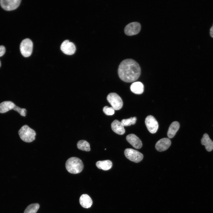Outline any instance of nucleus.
Here are the masks:
<instances>
[{
	"instance_id": "obj_1",
	"label": "nucleus",
	"mask_w": 213,
	"mask_h": 213,
	"mask_svg": "<svg viewBox=\"0 0 213 213\" xmlns=\"http://www.w3.org/2000/svg\"><path fill=\"white\" fill-rule=\"evenodd\" d=\"M120 78L127 83L133 82L140 76L141 69L139 64L135 60L127 59L120 63L118 69Z\"/></svg>"
},
{
	"instance_id": "obj_2",
	"label": "nucleus",
	"mask_w": 213,
	"mask_h": 213,
	"mask_svg": "<svg viewBox=\"0 0 213 213\" xmlns=\"http://www.w3.org/2000/svg\"><path fill=\"white\" fill-rule=\"evenodd\" d=\"M65 167L69 173L76 174L82 171L84 166L82 161L80 159L72 157L69 158L66 161Z\"/></svg>"
},
{
	"instance_id": "obj_3",
	"label": "nucleus",
	"mask_w": 213,
	"mask_h": 213,
	"mask_svg": "<svg viewBox=\"0 0 213 213\" xmlns=\"http://www.w3.org/2000/svg\"><path fill=\"white\" fill-rule=\"evenodd\" d=\"M20 138L23 141L30 143L35 139V131L27 125L23 126L18 131Z\"/></svg>"
},
{
	"instance_id": "obj_4",
	"label": "nucleus",
	"mask_w": 213,
	"mask_h": 213,
	"mask_svg": "<svg viewBox=\"0 0 213 213\" xmlns=\"http://www.w3.org/2000/svg\"><path fill=\"white\" fill-rule=\"evenodd\" d=\"M107 100L114 110H120L122 107V100L121 97L116 93H109L107 96Z\"/></svg>"
},
{
	"instance_id": "obj_5",
	"label": "nucleus",
	"mask_w": 213,
	"mask_h": 213,
	"mask_svg": "<svg viewBox=\"0 0 213 213\" xmlns=\"http://www.w3.org/2000/svg\"><path fill=\"white\" fill-rule=\"evenodd\" d=\"M33 49V43L29 38L23 40L20 45V50L22 55L25 57H29L32 54Z\"/></svg>"
},
{
	"instance_id": "obj_6",
	"label": "nucleus",
	"mask_w": 213,
	"mask_h": 213,
	"mask_svg": "<svg viewBox=\"0 0 213 213\" xmlns=\"http://www.w3.org/2000/svg\"><path fill=\"white\" fill-rule=\"evenodd\" d=\"M125 157L130 161L135 163L141 162L143 158V154L138 151L132 149H126L124 151Z\"/></svg>"
},
{
	"instance_id": "obj_7",
	"label": "nucleus",
	"mask_w": 213,
	"mask_h": 213,
	"mask_svg": "<svg viewBox=\"0 0 213 213\" xmlns=\"http://www.w3.org/2000/svg\"><path fill=\"white\" fill-rule=\"evenodd\" d=\"M141 28L140 24L137 22H131L127 24L124 28L125 34L128 36H133L138 34Z\"/></svg>"
},
{
	"instance_id": "obj_8",
	"label": "nucleus",
	"mask_w": 213,
	"mask_h": 213,
	"mask_svg": "<svg viewBox=\"0 0 213 213\" xmlns=\"http://www.w3.org/2000/svg\"><path fill=\"white\" fill-rule=\"evenodd\" d=\"M21 0H1L0 4L4 10L9 11L14 10L19 6Z\"/></svg>"
},
{
	"instance_id": "obj_9",
	"label": "nucleus",
	"mask_w": 213,
	"mask_h": 213,
	"mask_svg": "<svg viewBox=\"0 0 213 213\" xmlns=\"http://www.w3.org/2000/svg\"><path fill=\"white\" fill-rule=\"evenodd\" d=\"M145 123L149 131L151 133H156L158 128V122L153 116H148L145 119Z\"/></svg>"
},
{
	"instance_id": "obj_10",
	"label": "nucleus",
	"mask_w": 213,
	"mask_h": 213,
	"mask_svg": "<svg viewBox=\"0 0 213 213\" xmlns=\"http://www.w3.org/2000/svg\"><path fill=\"white\" fill-rule=\"evenodd\" d=\"M60 49L64 54L68 55L73 54L76 51V47L75 44L68 40L64 41L62 43Z\"/></svg>"
},
{
	"instance_id": "obj_11",
	"label": "nucleus",
	"mask_w": 213,
	"mask_h": 213,
	"mask_svg": "<svg viewBox=\"0 0 213 213\" xmlns=\"http://www.w3.org/2000/svg\"><path fill=\"white\" fill-rule=\"evenodd\" d=\"M126 139L133 147L136 149H141L142 146L141 140L135 135L131 134L126 137Z\"/></svg>"
},
{
	"instance_id": "obj_12",
	"label": "nucleus",
	"mask_w": 213,
	"mask_h": 213,
	"mask_svg": "<svg viewBox=\"0 0 213 213\" xmlns=\"http://www.w3.org/2000/svg\"><path fill=\"white\" fill-rule=\"evenodd\" d=\"M171 142L167 138H164L159 140L156 143L155 148L159 151H162L167 150L170 146Z\"/></svg>"
},
{
	"instance_id": "obj_13",
	"label": "nucleus",
	"mask_w": 213,
	"mask_h": 213,
	"mask_svg": "<svg viewBox=\"0 0 213 213\" xmlns=\"http://www.w3.org/2000/svg\"><path fill=\"white\" fill-rule=\"evenodd\" d=\"M121 122L117 120H114L111 124V127L112 130L116 133L122 135L123 134L125 130Z\"/></svg>"
},
{
	"instance_id": "obj_14",
	"label": "nucleus",
	"mask_w": 213,
	"mask_h": 213,
	"mask_svg": "<svg viewBox=\"0 0 213 213\" xmlns=\"http://www.w3.org/2000/svg\"><path fill=\"white\" fill-rule=\"evenodd\" d=\"M201 143L205 146L206 150L211 151L213 149V141L207 133L204 134L201 140Z\"/></svg>"
},
{
	"instance_id": "obj_15",
	"label": "nucleus",
	"mask_w": 213,
	"mask_h": 213,
	"mask_svg": "<svg viewBox=\"0 0 213 213\" xmlns=\"http://www.w3.org/2000/svg\"><path fill=\"white\" fill-rule=\"evenodd\" d=\"M79 202L81 205L85 208L90 207L93 203L91 198L86 194H83L81 195L80 198Z\"/></svg>"
},
{
	"instance_id": "obj_16",
	"label": "nucleus",
	"mask_w": 213,
	"mask_h": 213,
	"mask_svg": "<svg viewBox=\"0 0 213 213\" xmlns=\"http://www.w3.org/2000/svg\"><path fill=\"white\" fill-rule=\"evenodd\" d=\"M130 89L133 93L137 94H140L143 92L144 87L143 83L141 82H136L131 84Z\"/></svg>"
},
{
	"instance_id": "obj_17",
	"label": "nucleus",
	"mask_w": 213,
	"mask_h": 213,
	"mask_svg": "<svg viewBox=\"0 0 213 213\" xmlns=\"http://www.w3.org/2000/svg\"><path fill=\"white\" fill-rule=\"evenodd\" d=\"M180 128V124L177 121L172 122L170 126L167 133V136L169 138H173Z\"/></svg>"
},
{
	"instance_id": "obj_18",
	"label": "nucleus",
	"mask_w": 213,
	"mask_h": 213,
	"mask_svg": "<svg viewBox=\"0 0 213 213\" xmlns=\"http://www.w3.org/2000/svg\"><path fill=\"white\" fill-rule=\"evenodd\" d=\"M15 105L9 101H4L0 104V113H3L13 109Z\"/></svg>"
},
{
	"instance_id": "obj_19",
	"label": "nucleus",
	"mask_w": 213,
	"mask_h": 213,
	"mask_svg": "<svg viewBox=\"0 0 213 213\" xmlns=\"http://www.w3.org/2000/svg\"><path fill=\"white\" fill-rule=\"evenodd\" d=\"M96 165L99 169L107 170L112 167V163L111 161L109 160L99 161L96 162Z\"/></svg>"
},
{
	"instance_id": "obj_20",
	"label": "nucleus",
	"mask_w": 213,
	"mask_h": 213,
	"mask_svg": "<svg viewBox=\"0 0 213 213\" xmlns=\"http://www.w3.org/2000/svg\"><path fill=\"white\" fill-rule=\"evenodd\" d=\"M77 147L79 149L82 151H88L90 150V144L85 140L79 141L77 143Z\"/></svg>"
},
{
	"instance_id": "obj_21",
	"label": "nucleus",
	"mask_w": 213,
	"mask_h": 213,
	"mask_svg": "<svg viewBox=\"0 0 213 213\" xmlns=\"http://www.w3.org/2000/svg\"><path fill=\"white\" fill-rule=\"evenodd\" d=\"M39 207V205L38 203L30 204L25 209L24 213H36Z\"/></svg>"
},
{
	"instance_id": "obj_22",
	"label": "nucleus",
	"mask_w": 213,
	"mask_h": 213,
	"mask_svg": "<svg viewBox=\"0 0 213 213\" xmlns=\"http://www.w3.org/2000/svg\"><path fill=\"white\" fill-rule=\"evenodd\" d=\"M136 120L137 118L134 117L127 119H123L122 120L121 122L124 126H128L135 124Z\"/></svg>"
},
{
	"instance_id": "obj_23",
	"label": "nucleus",
	"mask_w": 213,
	"mask_h": 213,
	"mask_svg": "<svg viewBox=\"0 0 213 213\" xmlns=\"http://www.w3.org/2000/svg\"><path fill=\"white\" fill-rule=\"evenodd\" d=\"M103 110L104 114L107 115H112L114 113V109L112 107L105 106L103 108Z\"/></svg>"
},
{
	"instance_id": "obj_24",
	"label": "nucleus",
	"mask_w": 213,
	"mask_h": 213,
	"mask_svg": "<svg viewBox=\"0 0 213 213\" xmlns=\"http://www.w3.org/2000/svg\"><path fill=\"white\" fill-rule=\"evenodd\" d=\"M13 109L17 112L22 116H25L26 115V110L25 109L21 108L15 105Z\"/></svg>"
},
{
	"instance_id": "obj_25",
	"label": "nucleus",
	"mask_w": 213,
	"mask_h": 213,
	"mask_svg": "<svg viewBox=\"0 0 213 213\" xmlns=\"http://www.w3.org/2000/svg\"><path fill=\"white\" fill-rule=\"evenodd\" d=\"M5 52V47L3 46H0V57L3 56Z\"/></svg>"
},
{
	"instance_id": "obj_26",
	"label": "nucleus",
	"mask_w": 213,
	"mask_h": 213,
	"mask_svg": "<svg viewBox=\"0 0 213 213\" xmlns=\"http://www.w3.org/2000/svg\"><path fill=\"white\" fill-rule=\"evenodd\" d=\"M210 34L211 36L213 38V25L210 29Z\"/></svg>"
},
{
	"instance_id": "obj_27",
	"label": "nucleus",
	"mask_w": 213,
	"mask_h": 213,
	"mask_svg": "<svg viewBox=\"0 0 213 213\" xmlns=\"http://www.w3.org/2000/svg\"><path fill=\"white\" fill-rule=\"evenodd\" d=\"M1 66V63L0 61V67Z\"/></svg>"
}]
</instances>
